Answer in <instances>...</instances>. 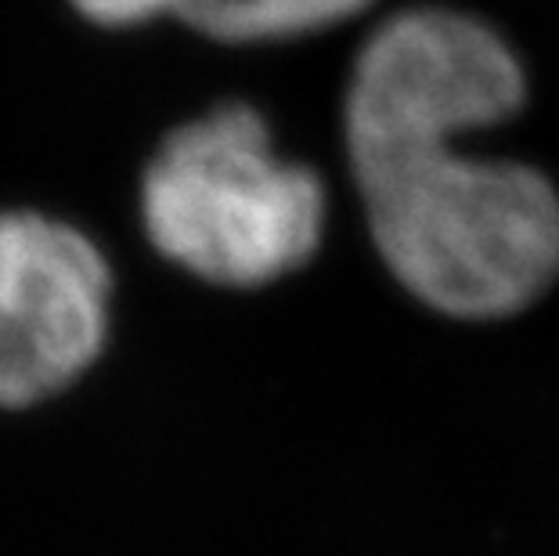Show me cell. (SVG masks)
<instances>
[{
	"instance_id": "cell-2",
	"label": "cell",
	"mask_w": 559,
	"mask_h": 556,
	"mask_svg": "<svg viewBox=\"0 0 559 556\" xmlns=\"http://www.w3.org/2000/svg\"><path fill=\"white\" fill-rule=\"evenodd\" d=\"M148 242L217 286H264L311 260L325 188L271 149L253 105H217L163 138L141 177Z\"/></svg>"
},
{
	"instance_id": "cell-1",
	"label": "cell",
	"mask_w": 559,
	"mask_h": 556,
	"mask_svg": "<svg viewBox=\"0 0 559 556\" xmlns=\"http://www.w3.org/2000/svg\"><path fill=\"white\" fill-rule=\"evenodd\" d=\"M523 98L509 44L451 8L386 19L354 62L343 130L368 228L386 268L444 315H516L559 279L549 177L462 149Z\"/></svg>"
},
{
	"instance_id": "cell-4",
	"label": "cell",
	"mask_w": 559,
	"mask_h": 556,
	"mask_svg": "<svg viewBox=\"0 0 559 556\" xmlns=\"http://www.w3.org/2000/svg\"><path fill=\"white\" fill-rule=\"evenodd\" d=\"M98 26H134L174 15L221 44H271L318 33L358 15L368 0H73Z\"/></svg>"
},
{
	"instance_id": "cell-3",
	"label": "cell",
	"mask_w": 559,
	"mask_h": 556,
	"mask_svg": "<svg viewBox=\"0 0 559 556\" xmlns=\"http://www.w3.org/2000/svg\"><path fill=\"white\" fill-rule=\"evenodd\" d=\"M112 333V268L76 224L0 206V416L62 401Z\"/></svg>"
}]
</instances>
